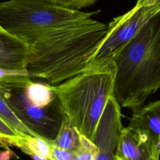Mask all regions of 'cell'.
I'll return each mask as SVG.
<instances>
[{
  "mask_svg": "<svg viewBox=\"0 0 160 160\" xmlns=\"http://www.w3.org/2000/svg\"><path fill=\"white\" fill-rule=\"evenodd\" d=\"M159 11L160 0H138L133 8L109 23L94 60L112 58Z\"/></svg>",
  "mask_w": 160,
  "mask_h": 160,
  "instance_id": "obj_6",
  "label": "cell"
},
{
  "mask_svg": "<svg viewBox=\"0 0 160 160\" xmlns=\"http://www.w3.org/2000/svg\"><path fill=\"white\" fill-rule=\"evenodd\" d=\"M116 160H159L160 149L145 131L123 127L116 153Z\"/></svg>",
  "mask_w": 160,
  "mask_h": 160,
  "instance_id": "obj_8",
  "label": "cell"
},
{
  "mask_svg": "<svg viewBox=\"0 0 160 160\" xmlns=\"http://www.w3.org/2000/svg\"><path fill=\"white\" fill-rule=\"evenodd\" d=\"M12 152L9 150L2 151L0 152V160H10Z\"/></svg>",
  "mask_w": 160,
  "mask_h": 160,
  "instance_id": "obj_19",
  "label": "cell"
},
{
  "mask_svg": "<svg viewBox=\"0 0 160 160\" xmlns=\"http://www.w3.org/2000/svg\"><path fill=\"white\" fill-rule=\"evenodd\" d=\"M50 144L51 145L52 154L55 160H75L73 152L60 149L52 145L51 142Z\"/></svg>",
  "mask_w": 160,
  "mask_h": 160,
  "instance_id": "obj_17",
  "label": "cell"
},
{
  "mask_svg": "<svg viewBox=\"0 0 160 160\" xmlns=\"http://www.w3.org/2000/svg\"><path fill=\"white\" fill-rule=\"evenodd\" d=\"M99 149L96 145L81 134L78 148L73 152L75 160H95Z\"/></svg>",
  "mask_w": 160,
  "mask_h": 160,
  "instance_id": "obj_14",
  "label": "cell"
},
{
  "mask_svg": "<svg viewBox=\"0 0 160 160\" xmlns=\"http://www.w3.org/2000/svg\"><path fill=\"white\" fill-rule=\"evenodd\" d=\"M28 46L2 29L0 31V68L28 71Z\"/></svg>",
  "mask_w": 160,
  "mask_h": 160,
  "instance_id": "obj_9",
  "label": "cell"
},
{
  "mask_svg": "<svg viewBox=\"0 0 160 160\" xmlns=\"http://www.w3.org/2000/svg\"><path fill=\"white\" fill-rule=\"evenodd\" d=\"M16 146L28 154L32 153L51 160H55L50 142L42 138L30 135L21 137Z\"/></svg>",
  "mask_w": 160,
  "mask_h": 160,
  "instance_id": "obj_12",
  "label": "cell"
},
{
  "mask_svg": "<svg viewBox=\"0 0 160 160\" xmlns=\"http://www.w3.org/2000/svg\"><path fill=\"white\" fill-rule=\"evenodd\" d=\"M121 107L113 95L109 98L98 122L93 140L99 149L95 160H116V150L123 128Z\"/></svg>",
  "mask_w": 160,
  "mask_h": 160,
  "instance_id": "obj_7",
  "label": "cell"
},
{
  "mask_svg": "<svg viewBox=\"0 0 160 160\" xmlns=\"http://www.w3.org/2000/svg\"><path fill=\"white\" fill-rule=\"evenodd\" d=\"M31 76L0 84V95L22 122L40 138L57 136L64 114L54 86L34 82Z\"/></svg>",
  "mask_w": 160,
  "mask_h": 160,
  "instance_id": "obj_4",
  "label": "cell"
},
{
  "mask_svg": "<svg viewBox=\"0 0 160 160\" xmlns=\"http://www.w3.org/2000/svg\"><path fill=\"white\" fill-rule=\"evenodd\" d=\"M21 137L12 128L0 118V142L2 144L16 146Z\"/></svg>",
  "mask_w": 160,
  "mask_h": 160,
  "instance_id": "obj_15",
  "label": "cell"
},
{
  "mask_svg": "<svg viewBox=\"0 0 160 160\" xmlns=\"http://www.w3.org/2000/svg\"><path fill=\"white\" fill-rule=\"evenodd\" d=\"M99 12L71 9L50 0H10L0 2V26L28 47L52 29Z\"/></svg>",
  "mask_w": 160,
  "mask_h": 160,
  "instance_id": "obj_5",
  "label": "cell"
},
{
  "mask_svg": "<svg viewBox=\"0 0 160 160\" xmlns=\"http://www.w3.org/2000/svg\"><path fill=\"white\" fill-rule=\"evenodd\" d=\"M54 3L66 8L79 10L90 6L97 0H50Z\"/></svg>",
  "mask_w": 160,
  "mask_h": 160,
  "instance_id": "obj_16",
  "label": "cell"
},
{
  "mask_svg": "<svg viewBox=\"0 0 160 160\" xmlns=\"http://www.w3.org/2000/svg\"><path fill=\"white\" fill-rule=\"evenodd\" d=\"M0 118L21 136L24 137L27 135H30L35 137H39L22 122L1 95Z\"/></svg>",
  "mask_w": 160,
  "mask_h": 160,
  "instance_id": "obj_13",
  "label": "cell"
},
{
  "mask_svg": "<svg viewBox=\"0 0 160 160\" xmlns=\"http://www.w3.org/2000/svg\"><path fill=\"white\" fill-rule=\"evenodd\" d=\"M2 29H2V28H1V26H0V31H2Z\"/></svg>",
  "mask_w": 160,
  "mask_h": 160,
  "instance_id": "obj_21",
  "label": "cell"
},
{
  "mask_svg": "<svg viewBox=\"0 0 160 160\" xmlns=\"http://www.w3.org/2000/svg\"><path fill=\"white\" fill-rule=\"evenodd\" d=\"M108 25L92 18L52 29L28 46L27 70L56 86L80 74L94 61Z\"/></svg>",
  "mask_w": 160,
  "mask_h": 160,
  "instance_id": "obj_1",
  "label": "cell"
},
{
  "mask_svg": "<svg viewBox=\"0 0 160 160\" xmlns=\"http://www.w3.org/2000/svg\"><path fill=\"white\" fill-rule=\"evenodd\" d=\"M128 126L146 131L160 149V99L133 111Z\"/></svg>",
  "mask_w": 160,
  "mask_h": 160,
  "instance_id": "obj_10",
  "label": "cell"
},
{
  "mask_svg": "<svg viewBox=\"0 0 160 160\" xmlns=\"http://www.w3.org/2000/svg\"><path fill=\"white\" fill-rule=\"evenodd\" d=\"M116 72L112 58H99L83 72L54 86L66 118L92 142L108 99L113 95Z\"/></svg>",
  "mask_w": 160,
  "mask_h": 160,
  "instance_id": "obj_3",
  "label": "cell"
},
{
  "mask_svg": "<svg viewBox=\"0 0 160 160\" xmlns=\"http://www.w3.org/2000/svg\"><path fill=\"white\" fill-rule=\"evenodd\" d=\"M113 96L132 111L160 88V11L112 58Z\"/></svg>",
  "mask_w": 160,
  "mask_h": 160,
  "instance_id": "obj_2",
  "label": "cell"
},
{
  "mask_svg": "<svg viewBox=\"0 0 160 160\" xmlns=\"http://www.w3.org/2000/svg\"><path fill=\"white\" fill-rule=\"evenodd\" d=\"M10 78V73L8 69L0 68V84L6 81Z\"/></svg>",
  "mask_w": 160,
  "mask_h": 160,
  "instance_id": "obj_18",
  "label": "cell"
},
{
  "mask_svg": "<svg viewBox=\"0 0 160 160\" xmlns=\"http://www.w3.org/2000/svg\"><path fill=\"white\" fill-rule=\"evenodd\" d=\"M80 138L81 134L64 116L56 138L50 142L60 149L74 152L79 145Z\"/></svg>",
  "mask_w": 160,
  "mask_h": 160,
  "instance_id": "obj_11",
  "label": "cell"
},
{
  "mask_svg": "<svg viewBox=\"0 0 160 160\" xmlns=\"http://www.w3.org/2000/svg\"><path fill=\"white\" fill-rule=\"evenodd\" d=\"M28 155L31 156L32 158L33 159V160H51V159H48L46 158H44V157H42L41 156L35 154H32V153H30Z\"/></svg>",
  "mask_w": 160,
  "mask_h": 160,
  "instance_id": "obj_20",
  "label": "cell"
}]
</instances>
